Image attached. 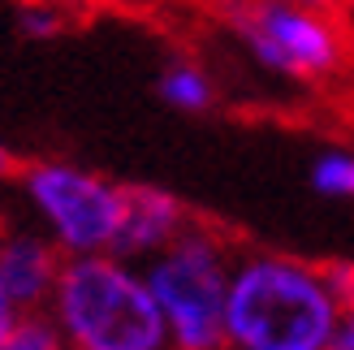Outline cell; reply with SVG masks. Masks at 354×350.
<instances>
[{"mask_svg": "<svg viewBox=\"0 0 354 350\" xmlns=\"http://www.w3.org/2000/svg\"><path fill=\"white\" fill-rule=\"evenodd\" d=\"M342 320L324 264L290 251H238L225 303V350H328Z\"/></svg>", "mask_w": 354, "mask_h": 350, "instance_id": "6da1fadb", "label": "cell"}, {"mask_svg": "<svg viewBox=\"0 0 354 350\" xmlns=\"http://www.w3.org/2000/svg\"><path fill=\"white\" fill-rule=\"evenodd\" d=\"M311 190L324 199H354V147H324L307 169Z\"/></svg>", "mask_w": 354, "mask_h": 350, "instance_id": "9c48e42d", "label": "cell"}, {"mask_svg": "<svg viewBox=\"0 0 354 350\" xmlns=\"http://www.w3.org/2000/svg\"><path fill=\"white\" fill-rule=\"evenodd\" d=\"M44 311L69 350H173L147 268L117 251L65 259Z\"/></svg>", "mask_w": 354, "mask_h": 350, "instance_id": "7a4b0ae2", "label": "cell"}, {"mask_svg": "<svg viewBox=\"0 0 354 350\" xmlns=\"http://www.w3.org/2000/svg\"><path fill=\"white\" fill-rule=\"evenodd\" d=\"M328 350H354V303L342 307V320H337V329H333V338H328Z\"/></svg>", "mask_w": 354, "mask_h": 350, "instance_id": "4fadbf2b", "label": "cell"}, {"mask_svg": "<svg viewBox=\"0 0 354 350\" xmlns=\"http://www.w3.org/2000/svg\"><path fill=\"white\" fill-rule=\"evenodd\" d=\"M17 22L30 39H52V35H61L69 26V17L61 5H52V0H26L22 9H17Z\"/></svg>", "mask_w": 354, "mask_h": 350, "instance_id": "8fae6325", "label": "cell"}, {"mask_svg": "<svg viewBox=\"0 0 354 350\" xmlns=\"http://www.w3.org/2000/svg\"><path fill=\"white\" fill-rule=\"evenodd\" d=\"M234 255L238 251L221 230L194 221L173 247L143 264L173 350H225V303Z\"/></svg>", "mask_w": 354, "mask_h": 350, "instance_id": "277c9868", "label": "cell"}, {"mask_svg": "<svg viewBox=\"0 0 354 350\" xmlns=\"http://www.w3.org/2000/svg\"><path fill=\"white\" fill-rule=\"evenodd\" d=\"M65 268V255L26 221L0 225V282L17 311H44L57 277Z\"/></svg>", "mask_w": 354, "mask_h": 350, "instance_id": "8992f818", "label": "cell"}, {"mask_svg": "<svg viewBox=\"0 0 354 350\" xmlns=\"http://www.w3.org/2000/svg\"><path fill=\"white\" fill-rule=\"evenodd\" d=\"M156 91H160V100L169 104L173 113L199 117V113H207L212 104H216V78H212L199 61L177 57V61H169V65L160 69V78H156Z\"/></svg>", "mask_w": 354, "mask_h": 350, "instance_id": "ba28073f", "label": "cell"}, {"mask_svg": "<svg viewBox=\"0 0 354 350\" xmlns=\"http://www.w3.org/2000/svg\"><path fill=\"white\" fill-rule=\"evenodd\" d=\"M22 316V311L13 307V299H9V290H5V282H0V342H5V333H9V324Z\"/></svg>", "mask_w": 354, "mask_h": 350, "instance_id": "9a60e30c", "label": "cell"}, {"mask_svg": "<svg viewBox=\"0 0 354 350\" xmlns=\"http://www.w3.org/2000/svg\"><path fill=\"white\" fill-rule=\"evenodd\" d=\"M290 5H303V9H324V13H328V9H337L342 0H290Z\"/></svg>", "mask_w": 354, "mask_h": 350, "instance_id": "2e32d148", "label": "cell"}, {"mask_svg": "<svg viewBox=\"0 0 354 350\" xmlns=\"http://www.w3.org/2000/svg\"><path fill=\"white\" fill-rule=\"evenodd\" d=\"M324 277H328L333 294H337V303L350 307V303H354V259H328V264H324Z\"/></svg>", "mask_w": 354, "mask_h": 350, "instance_id": "7c38bea8", "label": "cell"}, {"mask_svg": "<svg viewBox=\"0 0 354 350\" xmlns=\"http://www.w3.org/2000/svg\"><path fill=\"white\" fill-rule=\"evenodd\" d=\"M17 169H22V165H17V156H13L5 143H0V199H5L9 190H13V182H17Z\"/></svg>", "mask_w": 354, "mask_h": 350, "instance_id": "5bb4252c", "label": "cell"}, {"mask_svg": "<svg viewBox=\"0 0 354 350\" xmlns=\"http://www.w3.org/2000/svg\"><path fill=\"white\" fill-rule=\"evenodd\" d=\"M225 22L246 57L286 82H328L346 69V35L324 9L290 0H234Z\"/></svg>", "mask_w": 354, "mask_h": 350, "instance_id": "5b68a950", "label": "cell"}, {"mask_svg": "<svg viewBox=\"0 0 354 350\" xmlns=\"http://www.w3.org/2000/svg\"><path fill=\"white\" fill-rule=\"evenodd\" d=\"M342 5H346V9H350V13H354V0H342Z\"/></svg>", "mask_w": 354, "mask_h": 350, "instance_id": "e0dca14e", "label": "cell"}, {"mask_svg": "<svg viewBox=\"0 0 354 350\" xmlns=\"http://www.w3.org/2000/svg\"><path fill=\"white\" fill-rule=\"evenodd\" d=\"M5 221H9V217H5V208H0V225H5Z\"/></svg>", "mask_w": 354, "mask_h": 350, "instance_id": "ac0fdd59", "label": "cell"}, {"mask_svg": "<svg viewBox=\"0 0 354 350\" xmlns=\"http://www.w3.org/2000/svg\"><path fill=\"white\" fill-rule=\"evenodd\" d=\"M194 225L190 208L160 186H126V217H121V238L117 255H130L138 264H147L151 255L173 247L177 238Z\"/></svg>", "mask_w": 354, "mask_h": 350, "instance_id": "52a82bcc", "label": "cell"}, {"mask_svg": "<svg viewBox=\"0 0 354 350\" xmlns=\"http://www.w3.org/2000/svg\"><path fill=\"white\" fill-rule=\"evenodd\" d=\"M0 350H69V346H65L61 329L52 324L48 311H22V316L9 324Z\"/></svg>", "mask_w": 354, "mask_h": 350, "instance_id": "30bf717a", "label": "cell"}, {"mask_svg": "<svg viewBox=\"0 0 354 350\" xmlns=\"http://www.w3.org/2000/svg\"><path fill=\"white\" fill-rule=\"evenodd\" d=\"M13 199L22 221L35 225L65 259L117 251L121 217H126V186L104 178L65 156H44L17 169Z\"/></svg>", "mask_w": 354, "mask_h": 350, "instance_id": "3957f363", "label": "cell"}]
</instances>
